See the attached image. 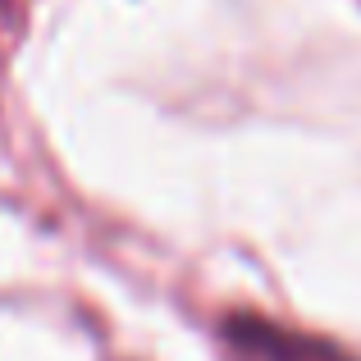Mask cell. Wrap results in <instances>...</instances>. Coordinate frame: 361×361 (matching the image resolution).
<instances>
[{
	"mask_svg": "<svg viewBox=\"0 0 361 361\" xmlns=\"http://www.w3.org/2000/svg\"><path fill=\"white\" fill-rule=\"evenodd\" d=\"M220 338L238 361H357L348 357L338 343L307 329L279 325L270 316H256V311H238L220 325Z\"/></svg>",
	"mask_w": 361,
	"mask_h": 361,
	"instance_id": "obj_1",
	"label": "cell"
}]
</instances>
